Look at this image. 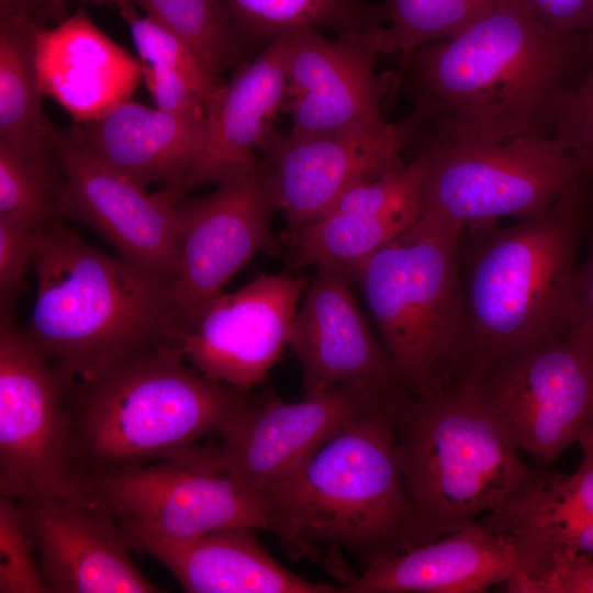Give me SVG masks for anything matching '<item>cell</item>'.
<instances>
[{
    "instance_id": "cell-1",
    "label": "cell",
    "mask_w": 593,
    "mask_h": 593,
    "mask_svg": "<svg viewBox=\"0 0 593 593\" xmlns=\"http://www.w3.org/2000/svg\"><path fill=\"white\" fill-rule=\"evenodd\" d=\"M593 56V35L566 34L521 0H497L461 34L416 48L394 74L415 137L503 142L552 136L561 104ZM391 93V94H392Z\"/></svg>"
},
{
    "instance_id": "cell-2",
    "label": "cell",
    "mask_w": 593,
    "mask_h": 593,
    "mask_svg": "<svg viewBox=\"0 0 593 593\" xmlns=\"http://www.w3.org/2000/svg\"><path fill=\"white\" fill-rule=\"evenodd\" d=\"M33 268L36 293L23 329L69 380L146 351L177 348L172 281L105 254L63 219L43 224Z\"/></svg>"
},
{
    "instance_id": "cell-3",
    "label": "cell",
    "mask_w": 593,
    "mask_h": 593,
    "mask_svg": "<svg viewBox=\"0 0 593 593\" xmlns=\"http://www.w3.org/2000/svg\"><path fill=\"white\" fill-rule=\"evenodd\" d=\"M585 203L581 181L542 214L511 226H473L483 236L461 276L465 339L458 380L575 327Z\"/></svg>"
},
{
    "instance_id": "cell-4",
    "label": "cell",
    "mask_w": 593,
    "mask_h": 593,
    "mask_svg": "<svg viewBox=\"0 0 593 593\" xmlns=\"http://www.w3.org/2000/svg\"><path fill=\"white\" fill-rule=\"evenodd\" d=\"M400 393L373 401L260 494L282 524L287 552L342 549L363 566L410 547L411 513L396 458Z\"/></svg>"
},
{
    "instance_id": "cell-5",
    "label": "cell",
    "mask_w": 593,
    "mask_h": 593,
    "mask_svg": "<svg viewBox=\"0 0 593 593\" xmlns=\"http://www.w3.org/2000/svg\"><path fill=\"white\" fill-rule=\"evenodd\" d=\"M249 393L204 376L176 347L71 381L66 406L75 483L168 459L217 435Z\"/></svg>"
},
{
    "instance_id": "cell-6",
    "label": "cell",
    "mask_w": 593,
    "mask_h": 593,
    "mask_svg": "<svg viewBox=\"0 0 593 593\" xmlns=\"http://www.w3.org/2000/svg\"><path fill=\"white\" fill-rule=\"evenodd\" d=\"M395 430L411 513L409 549L475 523L546 470L524 460L465 382L422 395L404 391Z\"/></svg>"
},
{
    "instance_id": "cell-7",
    "label": "cell",
    "mask_w": 593,
    "mask_h": 593,
    "mask_svg": "<svg viewBox=\"0 0 593 593\" xmlns=\"http://www.w3.org/2000/svg\"><path fill=\"white\" fill-rule=\"evenodd\" d=\"M463 233L419 216L370 256L344 265L363 295L403 387L413 395L451 387L460 374Z\"/></svg>"
},
{
    "instance_id": "cell-8",
    "label": "cell",
    "mask_w": 593,
    "mask_h": 593,
    "mask_svg": "<svg viewBox=\"0 0 593 593\" xmlns=\"http://www.w3.org/2000/svg\"><path fill=\"white\" fill-rule=\"evenodd\" d=\"M405 154L424 166L421 217L467 227L548 211L586 176L553 136L503 142L411 138Z\"/></svg>"
},
{
    "instance_id": "cell-9",
    "label": "cell",
    "mask_w": 593,
    "mask_h": 593,
    "mask_svg": "<svg viewBox=\"0 0 593 593\" xmlns=\"http://www.w3.org/2000/svg\"><path fill=\"white\" fill-rule=\"evenodd\" d=\"M120 527L182 540L232 527L288 536L264 496L227 463L220 443L194 445L168 459L78 483Z\"/></svg>"
},
{
    "instance_id": "cell-10",
    "label": "cell",
    "mask_w": 593,
    "mask_h": 593,
    "mask_svg": "<svg viewBox=\"0 0 593 593\" xmlns=\"http://www.w3.org/2000/svg\"><path fill=\"white\" fill-rule=\"evenodd\" d=\"M457 382L473 389L516 449L539 468L593 428V346L581 324Z\"/></svg>"
},
{
    "instance_id": "cell-11",
    "label": "cell",
    "mask_w": 593,
    "mask_h": 593,
    "mask_svg": "<svg viewBox=\"0 0 593 593\" xmlns=\"http://www.w3.org/2000/svg\"><path fill=\"white\" fill-rule=\"evenodd\" d=\"M71 380L0 307V495L16 501L77 489L69 460L66 393Z\"/></svg>"
},
{
    "instance_id": "cell-12",
    "label": "cell",
    "mask_w": 593,
    "mask_h": 593,
    "mask_svg": "<svg viewBox=\"0 0 593 593\" xmlns=\"http://www.w3.org/2000/svg\"><path fill=\"white\" fill-rule=\"evenodd\" d=\"M200 198L175 203L179 227L172 296L184 321L223 292L231 278L258 253L280 251L271 231L277 204L271 178L259 158L249 172L216 184Z\"/></svg>"
},
{
    "instance_id": "cell-13",
    "label": "cell",
    "mask_w": 593,
    "mask_h": 593,
    "mask_svg": "<svg viewBox=\"0 0 593 593\" xmlns=\"http://www.w3.org/2000/svg\"><path fill=\"white\" fill-rule=\"evenodd\" d=\"M309 281L286 271L261 273L222 292L182 323L177 348L204 376L250 392L289 345Z\"/></svg>"
},
{
    "instance_id": "cell-14",
    "label": "cell",
    "mask_w": 593,
    "mask_h": 593,
    "mask_svg": "<svg viewBox=\"0 0 593 593\" xmlns=\"http://www.w3.org/2000/svg\"><path fill=\"white\" fill-rule=\"evenodd\" d=\"M289 133H332L358 125H385L381 102L394 75L376 72L388 54L385 25L370 33L328 38L305 27L286 33Z\"/></svg>"
},
{
    "instance_id": "cell-15",
    "label": "cell",
    "mask_w": 593,
    "mask_h": 593,
    "mask_svg": "<svg viewBox=\"0 0 593 593\" xmlns=\"http://www.w3.org/2000/svg\"><path fill=\"white\" fill-rule=\"evenodd\" d=\"M53 139L64 172L57 216L88 226L122 259L172 281L179 255L175 203L102 164L69 128L56 126Z\"/></svg>"
},
{
    "instance_id": "cell-16",
    "label": "cell",
    "mask_w": 593,
    "mask_h": 593,
    "mask_svg": "<svg viewBox=\"0 0 593 593\" xmlns=\"http://www.w3.org/2000/svg\"><path fill=\"white\" fill-rule=\"evenodd\" d=\"M405 148L398 122L305 136L273 128L259 158L287 230H296L326 215L355 186L405 164Z\"/></svg>"
},
{
    "instance_id": "cell-17",
    "label": "cell",
    "mask_w": 593,
    "mask_h": 593,
    "mask_svg": "<svg viewBox=\"0 0 593 593\" xmlns=\"http://www.w3.org/2000/svg\"><path fill=\"white\" fill-rule=\"evenodd\" d=\"M315 268L289 340L301 368L304 396L336 387L382 395L406 390L358 305L347 268L340 264Z\"/></svg>"
},
{
    "instance_id": "cell-18",
    "label": "cell",
    "mask_w": 593,
    "mask_h": 593,
    "mask_svg": "<svg viewBox=\"0 0 593 593\" xmlns=\"http://www.w3.org/2000/svg\"><path fill=\"white\" fill-rule=\"evenodd\" d=\"M52 593H157L114 516L82 486L18 501Z\"/></svg>"
},
{
    "instance_id": "cell-19",
    "label": "cell",
    "mask_w": 593,
    "mask_h": 593,
    "mask_svg": "<svg viewBox=\"0 0 593 593\" xmlns=\"http://www.w3.org/2000/svg\"><path fill=\"white\" fill-rule=\"evenodd\" d=\"M395 394L336 387L286 402L270 390L249 393L219 432V443L236 474L261 493L368 404Z\"/></svg>"
},
{
    "instance_id": "cell-20",
    "label": "cell",
    "mask_w": 593,
    "mask_h": 593,
    "mask_svg": "<svg viewBox=\"0 0 593 593\" xmlns=\"http://www.w3.org/2000/svg\"><path fill=\"white\" fill-rule=\"evenodd\" d=\"M286 33L246 60L217 90L208 110L209 138L189 174L158 190L174 203L205 184H220L253 170L287 101Z\"/></svg>"
},
{
    "instance_id": "cell-21",
    "label": "cell",
    "mask_w": 593,
    "mask_h": 593,
    "mask_svg": "<svg viewBox=\"0 0 593 593\" xmlns=\"http://www.w3.org/2000/svg\"><path fill=\"white\" fill-rule=\"evenodd\" d=\"M527 566L514 544L478 521L404 551L379 557L339 593H482Z\"/></svg>"
},
{
    "instance_id": "cell-22",
    "label": "cell",
    "mask_w": 593,
    "mask_h": 593,
    "mask_svg": "<svg viewBox=\"0 0 593 593\" xmlns=\"http://www.w3.org/2000/svg\"><path fill=\"white\" fill-rule=\"evenodd\" d=\"M35 61L43 94L75 124L97 120L131 100L143 78L138 58L103 33L85 8L54 27H37Z\"/></svg>"
},
{
    "instance_id": "cell-23",
    "label": "cell",
    "mask_w": 593,
    "mask_h": 593,
    "mask_svg": "<svg viewBox=\"0 0 593 593\" xmlns=\"http://www.w3.org/2000/svg\"><path fill=\"white\" fill-rule=\"evenodd\" d=\"M204 113H171L127 100L101 118L69 127L93 157L142 187L175 188L209 138Z\"/></svg>"
},
{
    "instance_id": "cell-24",
    "label": "cell",
    "mask_w": 593,
    "mask_h": 593,
    "mask_svg": "<svg viewBox=\"0 0 593 593\" xmlns=\"http://www.w3.org/2000/svg\"><path fill=\"white\" fill-rule=\"evenodd\" d=\"M120 528L131 552L157 560L189 593L339 592L338 586L313 583L283 567L253 528H225L182 540Z\"/></svg>"
},
{
    "instance_id": "cell-25",
    "label": "cell",
    "mask_w": 593,
    "mask_h": 593,
    "mask_svg": "<svg viewBox=\"0 0 593 593\" xmlns=\"http://www.w3.org/2000/svg\"><path fill=\"white\" fill-rule=\"evenodd\" d=\"M582 459L571 474L545 470L528 489L514 495L478 522L510 537L537 577L563 550L593 557V428L577 441Z\"/></svg>"
},
{
    "instance_id": "cell-26",
    "label": "cell",
    "mask_w": 593,
    "mask_h": 593,
    "mask_svg": "<svg viewBox=\"0 0 593 593\" xmlns=\"http://www.w3.org/2000/svg\"><path fill=\"white\" fill-rule=\"evenodd\" d=\"M36 23L0 13V143L34 157L56 155V126L43 112L36 61Z\"/></svg>"
},
{
    "instance_id": "cell-27",
    "label": "cell",
    "mask_w": 593,
    "mask_h": 593,
    "mask_svg": "<svg viewBox=\"0 0 593 593\" xmlns=\"http://www.w3.org/2000/svg\"><path fill=\"white\" fill-rule=\"evenodd\" d=\"M243 53L262 49L299 29L336 35L370 33L385 25L381 3L368 0H223Z\"/></svg>"
},
{
    "instance_id": "cell-28",
    "label": "cell",
    "mask_w": 593,
    "mask_h": 593,
    "mask_svg": "<svg viewBox=\"0 0 593 593\" xmlns=\"http://www.w3.org/2000/svg\"><path fill=\"white\" fill-rule=\"evenodd\" d=\"M415 211L385 214L331 212L306 226L286 230L288 269L322 264L349 265L363 259L410 228L419 217Z\"/></svg>"
},
{
    "instance_id": "cell-29",
    "label": "cell",
    "mask_w": 593,
    "mask_h": 593,
    "mask_svg": "<svg viewBox=\"0 0 593 593\" xmlns=\"http://www.w3.org/2000/svg\"><path fill=\"white\" fill-rule=\"evenodd\" d=\"M131 1L182 40L215 78L244 55L223 0Z\"/></svg>"
},
{
    "instance_id": "cell-30",
    "label": "cell",
    "mask_w": 593,
    "mask_h": 593,
    "mask_svg": "<svg viewBox=\"0 0 593 593\" xmlns=\"http://www.w3.org/2000/svg\"><path fill=\"white\" fill-rule=\"evenodd\" d=\"M496 1L383 0L388 54H396L401 66L416 48L461 34Z\"/></svg>"
},
{
    "instance_id": "cell-31",
    "label": "cell",
    "mask_w": 593,
    "mask_h": 593,
    "mask_svg": "<svg viewBox=\"0 0 593 593\" xmlns=\"http://www.w3.org/2000/svg\"><path fill=\"white\" fill-rule=\"evenodd\" d=\"M64 172L52 157L23 155L0 143V215L57 216Z\"/></svg>"
},
{
    "instance_id": "cell-32",
    "label": "cell",
    "mask_w": 593,
    "mask_h": 593,
    "mask_svg": "<svg viewBox=\"0 0 593 593\" xmlns=\"http://www.w3.org/2000/svg\"><path fill=\"white\" fill-rule=\"evenodd\" d=\"M127 23L142 65L176 70L210 102L223 85L213 77L192 49L177 35L148 16L137 14L135 5L120 11Z\"/></svg>"
},
{
    "instance_id": "cell-33",
    "label": "cell",
    "mask_w": 593,
    "mask_h": 593,
    "mask_svg": "<svg viewBox=\"0 0 593 593\" xmlns=\"http://www.w3.org/2000/svg\"><path fill=\"white\" fill-rule=\"evenodd\" d=\"M0 593H52L16 500L0 495Z\"/></svg>"
},
{
    "instance_id": "cell-34",
    "label": "cell",
    "mask_w": 593,
    "mask_h": 593,
    "mask_svg": "<svg viewBox=\"0 0 593 593\" xmlns=\"http://www.w3.org/2000/svg\"><path fill=\"white\" fill-rule=\"evenodd\" d=\"M48 220V219H46ZM46 220L0 215V306H14Z\"/></svg>"
},
{
    "instance_id": "cell-35",
    "label": "cell",
    "mask_w": 593,
    "mask_h": 593,
    "mask_svg": "<svg viewBox=\"0 0 593 593\" xmlns=\"http://www.w3.org/2000/svg\"><path fill=\"white\" fill-rule=\"evenodd\" d=\"M593 175V56L567 93L552 135Z\"/></svg>"
},
{
    "instance_id": "cell-36",
    "label": "cell",
    "mask_w": 593,
    "mask_h": 593,
    "mask_svg": "<svg viewBox=\"0 0 593 593\" xmlns=\"http://www.w3.org/2000/svg\"><path fill=\"white\" fill-rule=\"evenodd\" d=\"M504 588L512 593H593V557L560 551L539 575L519 574L505 582Z\"/></svg>"
},
{
    "instance_id": "cell-37",
    "label": "cell",
    "mask_w": 593,
    "mask_h": 593,
    "mask_svg": "<svg viewBox=\"0 0 593 593\" xmlns=\"http://www.w3.org/2000/svg\"><path fill=\"white\" fill-rule=\"evenodd\" d=\"M143 79L156 108L171 113L208 114L209 100L180 72L154 65H142Z\"/></svg>"
},
{
    "instance_id": "cell-38",
    "label": "cell",
    "mask_w": 593,
    "mask_h": 593,
    "mask_svg": "<svg viewBox=\"0 0 593 593\" xmlns=\"http://www.w3.org/2000/svg\"><path fill=\"white\" fill-rule=\"evenodd\" d=\"M544 24L566 34L593 35V0H521Z\"/></svg>"
},
{
    "instance_id": "cell-39",
    "label": "cell",
    "mask_w": 593,
    "mask_h": 593,
    "mask_svg": "<svg viewBox=\"0 0 593 593\" xmlns=\"http://www.w3.org/2000/svg\"><path fill=\"white\" fill-rule=\"evenodd\" d=\"M578 324L593 331V242L590 253L575 275Z\"/></svg>"
},
{
    "instance_id": "cell-40",
    "label": "cell",
    "mask_w": 593,
    "mask_h": 593,
    "mask_svg": "<svg viewBox=\"0 0 593 593\" xmlns=\"http://www.w3.org/2000/svg\"><path fill=\"white\" fill-rule=\"evenodd\" d=\"M0 13L22 16L40 26L54 21L49 0H0Z\"/></svg>"
},
{
    "instance_id": "cell-41",
    "label": "cell",
    "mask_w": 593,
    "mask_h": 593,
    "mask_svg": "<svg viewBox=\"0 0 593 593\" xmlns=\"http://www.w3.org/2000/svg\"><path fill=\"white\" fill-rule=\"evenodd\" d=\"M102 1H107L111 4H114L119 9V12L135 5L131 0H102ZM49 2H51L53 14H54V21L56 23L61 22L68 16L69 0H49Z\"/></svg>"
},
{
    "instance_id": "cell-42",
    "label": "cell",
    "mask_w": 593,
    "mask_h": 593,
    "mask_svg": "<svg viewBox=\"0 0 593 593\" xmlns=\"http://www.w3.org/2000/svg\"><path fill=\"white\" fill-rule=\"evenodd\" d=\"M582 325V324H581ZM589 333L590 335V338H591V342H592V346H593V331L589 329L588 327H585L584 325H582Z\"/></svg>"
}]
</instances>
